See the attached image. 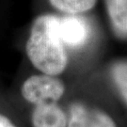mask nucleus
I'll return each mask as SVG.
<instances>
[{
  "instance_id": "nucleus-1",
  "label": "nucleus",
  "mask_w": 127,
  "mask_h": 127,
  "mask_svg": "<svg viewBox=\"0 0 127 127\" xmlns=\"http://www.w3.org/2000/svg\"><path fill=\"white\" fill-rule=\"evenodd\" d=\"M32 65L44 74L59 75L68 65V55L59 34V17L43 14L32 24L26 43Z\"/></svg>"
},
{
  "instance_id": "nucleus-2",
  "label": "nucleus",
  "mask_w": 127,
  "mask_h": 127,
  "mask_svg": "<svg viewBox=\"0 0 127 127\" xmlns=\"http://www.w3.org/2000/svg\"><path fill=\"white\" fill-rule=\"evenodd\" d=\"M65 85L58 77L48 74H35L27 78L21 87V94L34 105L58 101L63 96Z\"/></svg>"
},
{
  "instance_id": "nucleus-3",
  "label": "nucleus",
  "mask_w": 127,
  "mask_h": 127,
  "mask_svg": "<svg viewBox=\"0 0 127 127\" xmlns=\"http://www.w3.org/2000/svg\"><path fill=\"white\" fill-rule=\"evenodd\" d=\"M67 127H117L108 114L82 103L70 106Z\"/></svg>"
},
{
  "instance_id": "nucleus-4",
  "label": "nucleus",
  "mask_w": 127,
  "mask_h": 127,
  "mask_svg": "<svg viewBox=\"0 0 127 127\" xmlns=\"http://www.w3.org/2000/svg\"><path fill=\"white\" fill-rule=\"evenodd\" d=\"M91 27L86 19L77 14L59 17V34L64 45L78 48L86 44L91 37Z\"/></svg>"
},
{
  "instance_id": "nucleus-5",
  "label": "nucleus",
  "mask_w": 127,
  "mask_h": 127,
  "mask_svg": "<svg viewBox=\"0 0 127 127\" xmlns=\"http://www.w3.org/2000/svg\"><path fill=\"white\" fill-rule=\"evenodd\" d=\"M33 127H67L68 117L55 102L35 105L31 115Z\"/></svg>"
},
{
  "instance_id": "nucleus-6",
  "label": "nucleus",
  "mask_w": 127,
  "mask_h": 127,
  "mask_svg": "<svg viewBox=\"0 0 127 127\" xmlns=\"http://www.w3.org/2000/svg\"><path fill=\"white\" fill-rule=\"evenodd\" d=\"M111 27L115 35L127 39V0H105Z\"/></svg>"
},
{
  "instance_id": "nucleus-7",
  "label": "nucleus",
  "mask_w": 127,
  "mask_h": 127,
  "mask_svg": "<svg viewBox=\"0 0 127 127\" xmlns=\"http://www.w3.org/2000/svg\"><path fill=\"white\" fill-rule=\"evenodd\" d=\"M52 7L68 14H79L91 10L97 0H49Z\"/></svg>"
},
{
  "instance_id": "nucleus-8",
  "label": "nucleus",
  "mask_w": 127,
  "mask_h": 127,
  "mask_svg": "<svg viewBox=\"0 0 127 127\" xmlns=\"http://www.w3.org/2000/svg\"><path fill=\"white\" fill-rule=\"evenodd\" d=\"M111 76L122 98L127 104V59L118 60L112 65Z\"/></svg>"
},
{
  "instance_id": "nucleus-9",
  "label": "nucleus",
  "mask_w": 127,
  "mask_h": 127,
  "mask_svg": "<svg viewBox=\"0 0 127 127\" xmlns=\"http://www.w3.org/2000/svg\"><path fill=\"white\" fill-rule=\"evenodd\" d=\"M0 127H17L14 124L10 119L8 118L3 114L0 113Z\"/></svg>"
}]
</instances>
